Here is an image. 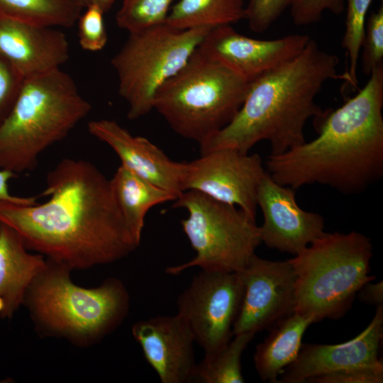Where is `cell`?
I'll use <instances>...</instances> for the list:
<instances>
[{
    "instance_id": "obj_1",
    "label": "cell",
    "mask_w": 383,
    "mask_h": 383,
    "mask_svg": "<svg viewBox=\"0 0 383 383\" xmlns=\"http://www.w3.org/2000/svg\"><path fill=\"white\" fill-rule=\"evenodd\" d=\"M45 182L43 203L0 201V222L14 229L28 250L74 270L113 263L138 247L110 179L93 163L64 158L47 174Z\"/></svg>"
},
{
    "instance_id": "obj_2",
    "label": "cell",
    "mask_w": 383,
    "mask_h": 383,
    "mask_svg": "<svg viewBox=\"0 0 383 383\" xmlns=\"http://www.w3.org/2000/svg\"><path fill=\"white\" fill-rule=\"evenodd\" d=\"M382 107L381 65L357 94L314 118L315 139L270 155L267 172L293 189L316 183L345 194L363 192L383 175Z\"/></svg>"
},
{
    "instance_id": "obj_3",
    "label": "cell",
    "mask_w": 383,
    "mask_h": 383,
    "mask_svg": "<svg viewBox=\"0 0 383 383\" xmlns=\"http://www.w3.org/2000/svg\"><path fill=\"white\" fill-rule=\"evenodd\" d=\"M339 58L310 39L297 56L250 84L246 97L233 119L199 145L201 155L221 148L243 152L267 140L271 155H279L304 143V129L311 118L323 110L316 97L323 84L346 81L338 72Z\"/></svg>"
},
{
    "instance_id": "obj_4",
    "label": "cell",
    "mask_w": 383,
    "mask_h": 383,
    "mask_svg": "<svg viewBox=\"0 0 383 383\" xmlns=\"http://www.w3.org/2000/svg\"><path fill=\"white\" fill-rule=\"evenodd\" d=\"M72 271L67 265L47 258L46 267L28 288L23 306L42 336L87 348L121 325L129 313L131 296L116 277L86 288L72 281Z\"/></svg>"
},
{
    "instance_id": "obj_5",
    "label": "cell",
    "mask_w": 383,
    "mask_h": 383,
    "mask_svg": "<svg viewBox=\"0 0 383 383\" xmlns=\"http://www.w3.org/2000/svg\"><path fill=\"white\" fill-rule=\"evenodd\" d=\"M91 109L61 69L24 79L0 125V169L16 174L33 170L40 155L65 138Z\"/></svg>"
},
{
    "instance_id": "obj_6",
    "label": "cell",
    "mask_w": 383,
    "mask_h": 383,
    "mask_svg": "<svg viewBox=\"0 0 383 383\" xmlns=\"http://www.w3.org/2000/svg\"><path fill=\"white\" fill-rule=\"evenodd\" d=\"M372 245L352 231L325 233L289 259L296 275L295 312L314 323L341 318L359 290L375 277L369 275Z\"/></svg>"
},
{
    "instance_id": "obj_7",
    "label": "cell",
    "mask_w": 383,
    "mask_h": 383,
    "mask_svg": "<svg viewBox=\"0 0 383 383\" xmlns=\"http://www.w3.org/2000/svg\"><path fill=\"white\" fill-rule=\"evenodd\" d=\"M250 84L196 50L158 89L153 109L179 135L201 145L233 119Z\"/></svg>"
},
{
    "instance_id": "obj_8",
    "label": "cell",
    "mask_w": 383,
    "mask_h": 383,
    "mask_svg": "<svg viewBox=\"0 0 383 383\" xmlns=\"http://www.w3.org/2000/svg\"><path fill=\"white\" fill-rule=\"evenodd\" d=\"M211 28L182 30L165 23L129 33L111 59L118 93L128 105L131 120L153 109L160 86L186 64Z\"/></svg>"
},
{
    "instance_id": "obj_9",
    "label": "cell",
    "mask_w": 383,
    "mask_h": 383,
    "mask_svg": "<svg viewBox=\"0 0 383 383\" xmlns=\"http://www.w3.org/2000/svg\"><path fill=\"white\" fill-rule=\"evenodd\" d=\"M174 201L173 208L188 211L181 225L196 255L189 261L167 267V274L177 275L194 267L240 272L248 265L261 243L255 219L197 191H185Z\"/></svg>"
},
{
    "instance_id": "obj_10",
    "label": "cell",
    "mask_w": 383,
    "mask_h": 383,
    "mask_svg": "<svg viewBox=\"0 0 383 383\" xmlns=\"http://www.w3.org/2000/svg\"><path fill=\"white\" fill-rule=\"evenodd\" d=\"M243 296L238 272L202 270L178 296L177 314L204 353L220 349L232 338Z\"/></svg>"
},
{
    "instance_id": "obj_11",
    "label": "cell",
    "mask_w": 383,
    "mask_h": 383,
    "mask_svg": "<svg viewBox=\"0 0 383 383\" xmlns=\"http://www.w3.org/2000/svg\"><path fill=\"white\" fill-rule=\"evenodd\" d=\"M266 173L261 157L233 148H221L183 162L182 192H199L238 206L255 219L259 185Z\"/></svg>"
},
{
    "instance_id": "obj_12",
    "label": "cell",
    "mask_w": 383,
    "mask_h": 383,
    "mask_svg": "<svg viewBox=\"0 0 383 383\" xmlns=\"http://www.w3.org/2000/svg\"><path fill=\"white\" fill-rule=\"evenodd\" d=\"M243 284L233 335L272 328L295 312L296 275L289 260L271 261L255 254L240 272Z\"/></svg>"
},
{
    "instance_id": "obj_13",
    "label": "cell",
    "mask_w": 383,
    "mask_h": 383,
    "mask_svg": "<svg viewBox=\"0 0 383 383\" xmlns=\"http://www.w3.org/2000/svg\"><path fill=\"white\" fill-rule=\"evenodd\" d=\"M311 38L292 34L273 40L252 38L231 25L212 28L196 50L250 83L297 56Z\"/></svg>"
},
{
    "instance_id": "obj_14",
    "label": "cell",
    "mask_w": 383,
    "mask_h": 383,
    "mask_svg": "<svg viewBox=\"0 0 383 383\" xmlns=\"http://www.w3.org/2000/svg\"><path fill=\"white\" fill-rule=\"evenodd\" d=\"M294 190L276 182L266 171L257 204L264 217L259 226L261 243L296 255L325 233V225L321 215L299 207Z\"/></svg>"
},
{
    "instance_id": "obj_15",
    "label": "cell",
    "mask_w": 383,
    "mask_h": 383,
    "mask_svg": "<svg viewBox=\"0 0 383 383\" xmlns=\"http://www.w3.org/2000/svg\"><path fill=\"white\" fill-rule=\"evenodd\" d=\"M132 335L162 383L192 382L196 363L193 335L177 313L135 323Z\"/></svg>"
},
{
    "instance_id": "obj_16",
    "label": "cell",
    "mask_w": 383,
    "mask_h": 383,
    "mask_svg": "<svg viewBox=\"0 0 383 383\" xmlns=\"http://www.w3.org/2000/svg\"><path fill=\"white\" fill-rule=\"evenodd\" d=\"M383 336V304L377 306L369 325L340 344H302L296 359L279 374L277 383H304L311 377L382 362L378 353Z\"/></svg>"
},
{
    "instance_id": "obj_17",
    "label": "cell",
    "mask_w": 383,
    "mask_h": 383,
    "mask_svg": "<svg viewBox=\"0 0 383 383\" xmlns=\"http://www.w3.org/2000/svg\"><path fill=\"white\" fill-rule=\"evenodd\" d=\"M0 55L26 79L60 69L69 43L55 27L0 18Z\"/></svg>"
},
{
    "instance_id": "obj_18",
    "label": "cell",
    "mask_w": 383,
    "mask_h": 383,
    "mask_svg": "<svg viewBox=\"0 0 383 383\" xmlns=\"http://www.w3.org/2000/svg\"><path fill=\"white\" fill-rule=\"evenodd\" d=\"M89 133L107 144L122 165L135 174L177 197L182 193L183 162L172 160L162 150L141 136L132 135L113 120L88 123Z\"/></svg>"
},
{
    "instance_id": "obj_19",
    "label": "cell",
    "mask_w": 383,
    "mask_h": 383,
    "mask_svg": "<svg viewBox=\"0 0 383 383\" xmlns=\"http://www.w3.org/2000/svg\"><path fill=\"white\" fill-rule=\"evenodd\" d=\"M46 265L44 255L30 252L18 233L0 222V318H13Z\"/></svg>"
},
{
    "instance_id": "obj_20",
    "label": "cell",
    "mask_w": 383,
    "mask_h": 383,
    "mask_svg": "<svg viewBox=\"0 0 383 383\" xmlns=\"http://www.w3.org/2000/svg\"><path fill=\"white\" fill-rule=\"evenodd\" d=\"M113 195L134 243L139 246L145 218L154 206L177 199L172 193L155 186L121 165L110 179Z\"/></svg>"
},
{
    "instance_id": "obj_21",
    "label": "cell",
    "mask_w": 383,
    "mask_h": 383,
    "mask_svg": "<svg viewBox=\"0 0 383 383\" xmlns=\"http://www.w3.org/2000/svg\"><path fill=\"white\" fill-rule=\"evenodd\" d=\"M313 319L297 312L277 323L268 336L255 348V370L263 382L277 383L283 370L297 357L302 338Z\"/></svg>"
},
{
    "instance_id": "obj_22",
    "label": "cell",
    "mask_w": 383,
    "mask_h": 383,
    "mask_svg": "<svg viewBox=\"0 0 383 383\" xmlns=\"http://www.w3.org/2000/svg\"><path fill=\"white\" fill-rule=\"evenodd\" d=\"M245 19L243 0H179L165 23L182 30L231 25Z\"/></svg>"
},
{
    "instance_id": "obj_23",
    "label": "cell",
    "mask_w": 383,
    "mask_h": 383,
    "mask_svg": "<svg viewBox=\"0 0 383 383\" xmlns=\"http://www.w3.org/2000/svg\"><path fill=\"white\" fill-rule=\"evenodd\" d=\"M82 9L78 0H0V18L44 26L71 28Z\"/></svg>"
},
{
    "instance_id": "obj_24",
    "label": "cell",
    "mask_w": 383,
    "mask_h": 383,
    "mask_svg": "<svg viewBox=\"0 0 383 383\" xmlns=\"http://www.w3.org/2000/svg\"><path fill=\"white\" fill-rule=\"evenodd\" d=\"M233 336L223 347L205 353L204 359L196 364L192 382H245L241 372V356L255 334L242 333Z\"/></svg>"
},
{
    "instance_id": "obj_25",
    "label": "cell",
    "mask_w": 383,
    "mask_h": 383,
    "mask_svg": "<svg viewBox=\"0 0 383 383\" xmlns=\"http://www.w3.org/2000/svg\"><path fill=\"white\" fill-rule=\"evenodd\" d=\"M372 0H347L345 32L342 47L345 50L348 66L343 73L345 85L355 91L358 81L357 68L364 35L366 16Z\"/></svg>"
},
{
    "instance_id": "obj_26",
    "label": "cell",
    "mask_w": 383,
    "mask_h": 383,
    "mask_svg": "<svg viewBox=\"0 0 383 383\" xmlns=\"http://www.w3.org/2000/svg\"><path fill=\"white\" fill-rule=\"evenodd\" d=\"M174 0H122L116 16L118 27L128 33L165 23Z\"/></svg>"
},
{
    "instance_id": "obj_27",
    "label": "cell",
    "mask_w": 383,
    "mask_h": 383,
    "mask_svg": "<svg viewBox=\"0 0 383 383\" xmlns=\"http://www.w3.org/2000/svg\"><path fill=\"white\" fill-rule=\"evenodd\" d=\"M362 68L370 76L374 70L383 65V5L372 11L365 22L361 42Z\"/></svg>"
},
{
    "instance_id": "obj_28",
    "label": "cell",
    "mask_w": 383,
    "mask_h": 383,
    "mask_svg": "<svg viewBox=\"0 0 383 383\" xmlns=\"http://www.w3.org/2000/svg\"><path fill=\"white\" fill-rule=\"evenodd\" d=\"M104 12L96 5L86 8L78 19V36L83 50L96 52L106 45L108 36L104 22Z\"/></svg>"
},
{
    "instance_id": "obj_29",
    "label": "cell",
    "mask_w": 383,
    "mask_h": 383,
    "mask_svg": "<svg viewBox=\"0 0 383 383\" xmlns=\"http://www.w3.org/2000/svg\"><path fill=\"white\" fill-rule=\"evenodd\" d=\"M297 0H248L245 6V19L255 33L266 31Z\"/></svg>"
},
{
    "instance_id": "obj_30",
    "label": "cell",
    "mask_w": 383,
    "mask_h": 383,
    "mask_svg": "<svg viewBox=\"0 0 383 383\" xmlns=\"http://www.w3.org/2000/svg\"><path fill=\"white\" fill-rule=\"evenodd\" d=\"M383 364L355 367L311 377V383H382Z\"/></svg>"
},
{
    "instance_id": "obj_31",
    "label": "cell",
    "mask_w": 383,
    "mask_h": 383,
    "mask_svg": "<svg viewBox=\"0 0 383 383\" xmlns=\"http://www.w3.org/2000/svg\"><path fill=\"white\" fill-rule=\"evenodd\" d=\"M290 9L293 23L307 26L319 21L326 11L341 13L345 4L344 0H297Z\"/></svg>"
},
{
    "instance_id": "obj_32",
    "label": "cell",
    "mask_w": 383,
    "mask_h": 383,
    "mask_svg": "<svg viewBox=\"0 0 383 383\" xmlns=\"http://www.w3.org/2000/svg\"><path fill=\"white\" fill-rule=\"evenodd\" d=\"M24 78L0 55V125L10 113Z\"/></svg>"
},
{
    "instance_id": "obj_33",
    "label": "cell",
    "mask_w": 383,
    "mask_h": 383,
    "mask_svg": "<svg viewBox=\"0 0 383 383\" xmlns=\"http://www.w3.org/2000/svg\"><path fill=\"white\" fill-rule=\"evenodd\" d=\"M15 176L16 174L10 171L0 169V201H8L23 205L33 204L38 202V198L35 196H16L10 193L9 182Z\"/></svg>"
},
{
    "instance_id": "obj_34",
    "label": "cell",
    "mask_w": 383,
    "mask_h": 383,
    "mask_svg": "<svg viewBox=\"0 0 383 383\" xmlns=\"http://www.w3.org/2000/svg\"><path fill=\"white\" fill-rule=\"evenodd\" d=\"M360 301L374 304L377 306L383 304V284L382 281L377 283H366L357 292Z\"/></svg>"
},
{
    "instance_id": "obj_35",
    "label": "cell",
    "mask_w": 383,
    "mask_h": 383,
    "mask_svg": "<svg viewBox=\"0 0 383 383\" xmlns=\"http://www.w3.org/2000/svg\"><path fill=\"white\" fill-rule=\"evenodd\" d=\"M83 9L91 5L98 6L104 13L111 9L116 0H78Z\"/></svg>"
}]
</instances>
